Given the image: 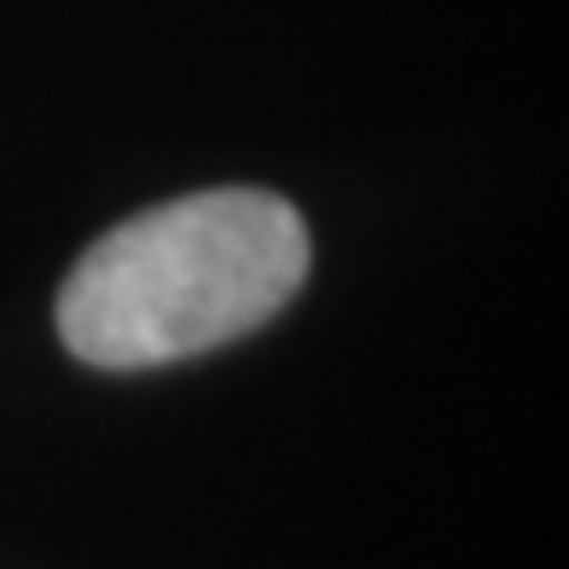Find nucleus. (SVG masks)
I'll return each mask as SVG.
<instances>
[{
  "instance_id": "1",
  "label": "nucleus",
  "mask_w": 569,
  "mask_h": 569,
  "mask_svg": "<svg viewBox=\"0 0 569 569\" xmlns=\"http://www.w3.org/2000/svg\"><path fill=\"white\" fill-rule=\"evenodd\" d=\"M308 279V227L284 198L216 187L93 239L59 291V338L106 372L169 367L273 320Z\"/></svg>"
}]
</instances>
